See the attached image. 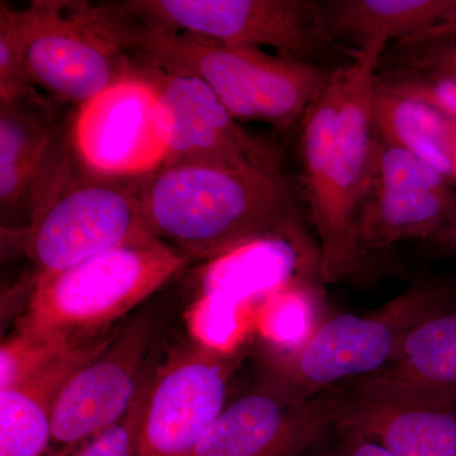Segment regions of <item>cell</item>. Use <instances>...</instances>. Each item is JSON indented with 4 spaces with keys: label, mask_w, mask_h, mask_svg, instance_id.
Wrapping results in <instances>:
<instances>
[{
    "label": "cell",
    "mask_w": 456,
    "mask_h": 456,
    "mask_svg": "<svg viewBox=\"0 0 456 456\" xmlns=\"http://www.w3.org/2000/svg\"><path fill=\"white\" fill-rule=\"evenodd\" d=\"M336 389V425L364 435L395 456H456V406Z\"/></svg>",
    "instance_id": "2e32d148"
},
{
    "label": "cell",
    "mask_w": 456,
    "mask_h": 456,
    "mask_svg": "<svg viewBox=\"0 0 456 456\" xmlns=\"http://www.w3.org/2000/svg\"><path fill=\"white\" fill-rule=\"evenodd\" d=\"M456 38V0L450 2L444 16L441 17L436 25L419 33L403 44L393 45V49H415V47L428 46V45L437 44Z\"/></svg>",
    "instance_id": "4316f807"
},
{
    "label": "cell",
    "mask_w": 456,
    "mask_h": 456,
    "mask_svg": "<svg viewBox=\"0 0 456 456\" xmlns=\"http://www.w3.org/2000/svg\"><path fill=\"white\" fill-rule=\"evenodd\" d=\"M452 0H327L321 2L327 31L358 49L384 37L403 44L436 25Z\"/></svg>",
    "instance_id": "ffe728a7"
},
{
    "label": "cell",
    "mask_w": 456,
    "mask_h": 456,
    "mask_svg": "<svg viewBox=\"0 0 456 456\" xmlns=\"http://www.w3.org/2000/svg\"><path fill=\"white\" fill-rule=\"evenodd\" d=\"M92 14L102 33L131 59L202 80L239 122L268 123L281 131L301 125L338 69L145 25L110 2L92 4Z\"/></svg>",
    "instance_id": "3957f363"
},
{
    "label": "cell",
    "mask_w": 456,
    "mask_h": 456,
    "mask_svg": "<svg viewBox=\"0 0 456 456\" xmlns=\"http://www.w3.org/2000/svg\"><path fill=\"white\" fill-rule=\"evenodd\" d=\"M338 388L456 406V305L416 326L379 373Z\"/></svg>",
    "instance_id": "9a60e30c"
},
{
    "label": "cell",
    "mask_w": 456,
    "mask_h": 456,
    "mask_svg": "<svg viewBox=\"0 0 456 456\" xmlns=\"http://www.w3.org/2000/svg\"><path fill=\"white\" fill-rule=\"evenodd\" d=\"M77 345L45 340L17 330L0 347V389L25 382Z\"/></svg>",
    "instance_id": "44dd1931"
},
{
    "label": "cell",
    "mask_w": 456,
    "mask_h": 456,
    "mask_svg": "<svg viewBox=\"0 0 456 456\" xmlns=\"http://www.w3.org/2000/svg\"><path fill=\"white\" fill-rule=\"evenodd\" d=\"M456 224V188H371L356 222L364 256L398 242L430 241Z\"/></svg>",
    "instance_id": "ac0fdd59"
},
{
    "label": "cell",
    "mask_w": 456,
    "mask_h": 456,
    "mask_svg": "<svg viewBox=\"0 0 456 456\" xmlns=\"http://www.w3.org/2000/svg\"><path fill=\"white\" fill-rule=\"evenodd\" d=\"M158 310L142 305L97 354L75 369L57 395L47 456H71L127 413L149 374Z\"/></svg>",
    "instance_id": "8fae6325"
},
{
    "label": "cell",
    "mask_w": 456,
    "mask_h": 456,
    "mask_svg": "<svg viewBox=\"0 0 456 456\" xmlns=\"http://www.w3.org/2000/svg\"><path fill=\"white\" fill-rule=\"evenodd\" d=\"M32 86L77 107L130 73L132 60L95 25L89 2L33 0L18 9Z\"/></svg>",
    "instance_id": "9c48e42d"
},
{
    "label": "cell",
    "mask_w": 456,
    "mask_h": 456,
    "mask_svg": "<svg viewBox=\"0 0 456 456\" xmlns=\"http://www.w3.org/2000/svg\"><path fill=\"white\" fill-rule=\"evenodd\" d=\"M70 139L77 163L101 175L146 176L167 161L158 99L134 61L119 82L73 107Z\"/></svg>",
    "instance_id": "7c38bea8"
},
{
    "label": "cell",
    "mask_w": 456,
    "mask_h": 456,
    "mask_svg": "<svg viewBox=\"0 0 456 456\" xmlns=\"http://www.w3.org/2000/svg\"><path fill=\"white\" fill-rule=\"evenodd\" d=\"M242 345L217 346L193 338L174 347L154 368L136 456H193L228 403Z\"/></svg>",
    "instance_id": "ba28073f"
},
{
    "label": "cell",
    "mask_w": 456,
    "mask_h": 456,
    "mask_svg": "<svg viewBox=\"0 0 456 456\" xmlns=\"http://www.w3.org/2000/svg\"><path fill=\"white\" fill-rule=\"evenodd\" d=\"M132 61L158 99L167 161H212L283 174L278 147L241 127L202 80Z\"/></svg>",
    "instance_id": "4fadbf2b"
},
{
    "label": "cell",
    "mask_w": 456,
    "mask_h": 456,
    "mask_svg": "<svg viewBox=\"0 0 456 456\" xmlns=\"http://www.w3.org/2000/svg\"><path fill=\"white\" fill-rule=\"evenodd\" d=\"M302 456H395L364 435L332 425Z\"/></svg>",
    "instance_id": "484cf974"
},
{
    "label": "cell",
    "mask_w": 456,
    "mask_h": 456,
    "mask_svg": "<svg viewBox=\"0 0 456 456\" xmlns=\"http://www.w3.org/2000/svg\"><path fill=\"white\" fill-rule=\"evenodd\" d=\"M189 264L178 250L151 239L33 278L17 330L68 345L106 335Z\"/></svg>",
    "instance_id": "5b68a950"
},
{
    "label": "cell",
    "mask_w": 456,
    "mask_h": 456,
    "mask_svg": "<svg viewBox=\"0 0 456 456\" xmlns=\"http://www.w3.org/2000/svg\"><path fill=\"white\" fill-rule=\"evenodd\" d=\"M146 176L101 175L77 163L44 212L25 230L12 232L31 261L33 278L155 239L143 213Z\"/></svg>",
    "instance_id": "8992f818"
},
{
    "label": "cell",
    "mask_w": 456,
    "mask_h": 456,
    "mask_svg": "<svg viewBox=\"0 0 456 456\" xmlns=\"http://www.w3.org/2000/svg\"><path fill=\"white\" fill-rule=\"evenodd\" d=\"M112 331L77 345L25 382L0 389V456H47L57 395L71 373L97 354Z\"/></svg>",
    "instance_id": "e0dca14e"
},
{
    "label": "cell",
    "mask_w": 456,
    "mask_h": 456,
    "mask_svg": "<svg viewBox=\"0 0 456 456\" xmlns=\"http://www.w3.org/2000/svg\"><path fill=\"white\" fill-rule=\"evenodd\" d=\"M388 44L378 37L353 51L298 126L303 194L327 283L350 277L367 259L356 241V222L373 184L378 137L371 101Z\"/></svg>",
    "instance_id": "6da1fadb"
},
{
    "label": "cell",
    "mask_w": 456,
    "mask_h": 456,
    "mask_svg": "<svg viewBox=\"0 0 456 456\" xmlns=\"http://www.w3.org/2000/svg\"><path fill=\"white\" fill-rule=\"evenodd\" d=\"M32 88L0 102V217L3 232L32 224L71 175L77 160L70 112ZM66 106V104H65Z\"/></svg>",
    "instance_id": "30bf717a"
},
{
    "label": "cell",
    "mask_w": 456,
    "mask_h": 456,
    "mask_svg": "<svg viewBox=\"0 0 456 456\" xmlns=\"http://www.w3.org/2000/svg\"><path fill=\"white\" fill-rule=\"evenodd\" d=\"M143 213L155 239L191 263L296 235V198L283 174L203 160L167 161L149 174Z\"/></svg>",
    "instance_id": "7a4b0ae2"
},
{
    "label": "cell",
    "mask_w": 456,
    "mask_h": 456,
    "mask_svg": "<svg viewBox=\"0 0 456 456\" xmlns=\"http://www.w3.org/2000/svg\"><path fill=\"white\" fill-rule=\"evenodd\" d=\"M123 16L170 31L237 45L272 47L279 55L318 62L336 42L321 2L312 0H123L110 2Z\"/></svg>",
    "instance_id": "52a82bcc"
},
{
    "label": "cell",
    "mask_w": 456,
    "mask_h": 456,
    "mask_svg": "<svg viewBox=\"0 0 456 456\" xmlns=\"http://www.w3.org/2000/svg\"><path fill=\"white\" fill-rule=\"evenodd\" d=\"M35 88L27 71L18 9L0 3V102Z\"/></svg>",
    "instance_id": "7402d4cb"
},
{
    "label": "cell",
    "mask_w": 456,
    "mask_h": 456,
    "mask_svg": "<svg viewBox=\"0 0 456 456\" xmlns=\"http://www.w3.org/2000/svg\"><path fill=\"white\" fill-rule=\"evenodd\" d=\"M154 367L150 369L145 382L130 410L117 424L86 441L71 456H136L141 421Z\"/></svg>",
    "instance_id": "cb8c5ba5"
},
{
    "label": "cell",
    "mask_w": 456,
    "mask_h": 456,
    "mask_svg": "<svg viewBox=\"0 0 456 456\" xmlns=\"http://www.w3.org/2000/svg\"><path fill=\"white\" fill-rule=\"evenodd\" d=\"M425 245L428 250L441 256L456 260V224L435 236L430 241H426Z\"/></svg>",
    "instance_id": "83f0119b"
},
{
    "label": "cell",
    "mask_w": 456,
    "mask_h": 456,
    "mask_svg": "<svg viewBox=\"0 0 456 456\" xmlns=\"http://www.w3.org/2000/svg\"><path fill=\"white\" fill-rule=\"evenodd\" d=\"M456 305V285L424 278L382 307L341 314L302 341L275 346L265 358L260 386L302 403L345 384L379 373L416 326Z\"/></svg>",
    "instance_id": "277c9868"
},
{
    "label": "cell",
    "mask_w": 456,
    "mask_h": 456,
    "mask_svg": "<svg viewBox=\"0 0 456 456\" xmlns=\"http://www.w3.org/2000/svg\"><path fill=\"white\" fill-rule=\"evenodd\" d=\"M371 113L380 140L403 147L456 187V121L375 84Z\"/></svg>",
    "instance_id": "d6986e66"
},
{
    "label": "cell",
    "mask_w": 456,
    "mask_h": 456,
    "mask_svg": "<svg viewBox=\"0 0 456 456\" xmlns=\"http://www.w3.org/2000/svg\"><path fill=\"white\" fill-rule=\"evenodd\" d=\"M456 83V38L415 49L384 53L380 68Z\"/></svg>",
    "instance_id": "d4e9b609"
},
{
    "label": "cell",
    "mask_w": 456,
    "mask_h": 456,
    "mask_svg": "<svg viewBox=\"0 0 456 456\" xmlns=\"http://www.w3.org/2000/svg\"><path fill=\"white\" fill-rule=\"evenodd\" d=\"M338 401L332 389L293 403L257 384L226 404L193 456H302L335 424Z\"/></svg>",
    "instance_id": "5bb4252c"
},
{
    "label": "cell",
    "mask_w": 456,
    "mask_h": 456,
    "mask_svg": "<svg viewBox=\"0 0 456 456\" xmlns=\"http://www.w3.org/2000/svg\"><path fill=\"white\" fill-rule=\"evenodd\" d=\"M375 84L379 88L434 108L456 121V83L422 75L378 69Z\"/></svg>",
    "instance_id": "603a6c76"
}]
</instances>
